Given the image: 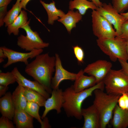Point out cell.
<instances>
[{"label":"cell","mask_w":128,"mask_h":128,"mask_svg":"<svg viewBox=\"0 0 128 128\" xmlns=\"http://www.w3.org/2000/svg\"><path fill=\"white\" fill-rule=\"evenodd\" d=\"M112 66L109 61L99 60L88 64L83 70L84 73L94 77L97 84L103 81L111 69Z\"/></svg>","instance_id":"obj_10"},{"label":"cell","mask_w":128,"mask_h":128,"mask_svg":"<svg viewBox=\"0 0 128 128\" xmlns=\"http://www.w3.org/2000/svg\"><path fill=\"white\" fill-rule=\"evenodd\" d=\"M8 88L9 87L7 86L0 85V97L5 94Z\"/></svg>","instance_id":"obj_35"},{"label":"cell","mask_w":128,"mask_h":128,"mask_svg":"<svg viewBox=\"0 0 128 128\" xmlns=\"http://www.w3.org/2000/svg\"><path fill=\"white\" fill-rule=\"evenodd\" d=\"M69 5V10L77 9L82 15L85 14L88 9L96 10L98 8L93 2L87 0H71Z\"/></svg>","instance_id":"obj_21"},{"label":"cell","mask_w":128,"mask_h":128,"mask_svg":"<svg viewBox=\"0 0 128 128\" xmlns=\"http://www.w3.org/2000/svg\"><path fill=\"white\" fill-rule=\"evenodd\" d=\"M20 0L21 1H22L23 0Z\"/></svg>","instance_id":"obj_44"},{"label":"cell","mask_w":128,"mask_h":128,"mask_svg":"<svg viewBox=\"0 0 128 128\" xmlns=\"http://www.w3.org/2000/svg\"><path fill=\"white\" fill-rule=\"evenodd\" d=\"M82 19V15L78 10L74 11L73 10H69L57 21L63 24L68 32L70 33L72 29L76 27V24Z\"/></svg>","instance_id":"obj_19"},{"label":"cell","mask_w":128,"mask_h":128,"mask_svg":"<svg viewBox=\"0 0 128 128\" xmlns=\"http://www.w3.org/2000/svg\"><path fill=\"white\" fill-rule=\"evenodd\" d=\"M33 118L24 110L15 109L13 119L17 128H33Z\"/></svg>","instance_id":"obj_18"},{"label":"cell","mask_w":128,"mask_h":128,"mask_svg":"<svg viewBox=\"0 0 128 128\" xmlns=\"http://www.w3.org/2000/svg\"><path fill=\"white\" fill-rule=\"evenodd\" d=\"M40 107L36 103L27 101L24 110L30 115L36 119L41 125L43 121L39 113Z\"/></svg>","instance_id":"obj_26"},{"label":"cell","mask_w":128,"mask_h":128,"mask_svg":"<svg viewBox=\"0 0 128 128\" xmlns=\"http://www.w3.org/2000/svg\"><path fill=\"white\" fill-rule=\"evenodd\" d=\"M127 39L116 36L111 38L96 40L97 45L101 50L109 57L111 60L115 62L118 59L124 61L128 60L126 50Z\"/></svg>","instance_id":"obj_4"},{"label":"cell","mask_w":128,"mask_h":128,"mask_svg":"<svg viewBox=\"0 0 128 128\" xmlns=\"http://www.w3.org/2000/svg\"><path fill=\"white\" fill-rule=\"evenodd\" d=\"M24 92L27 101L36 103L40 107L44 106L46 99L41 94L34 90L25 87H24Z\"/></svg>","instance_id":"obj_24"},{"label":"cell","mask_w":128,"mask_h":128,"mask_svg":"<svg viewBox=\"0 0 128 128\" xmlns=\"http://www.w3.org/2000/svg\"><path fill=\"white\" fill-rule=\"evenodd\" d=\"M8 59L7 63L4 64L3 67L5 68L11 64L19 62L24 63L27 65L29 63L28 59H32L41 54L43 51V49H35L28 53H23L17 51L5 46L0 47Z\"/></svg>","instance_id":"obj_9"},{"label":"cell","mask_w":128,"mask_h":128,"mask_svg":"<svg viewBox=\"0 0 128 128\" xmlns=\"http://www.w3.org/2000/svg\"><path fill=\"white\" fill-rule=\"evenodd\" d=\"M118 103L122 109L128 110V92L123 93L120 96Z\"/></svg>","instance_id":"obj_29"},{"label":"cell","mask_w":128,"mask_h":128,"mask_svg":"<svg viewBox=\"0 0 128 128\" xmlns=\"http://www.w3.org/2000/svg\"><path fill=\"white\" fill-rule=\"evenodd\" d=\"M55 57L48 53L40 54L26 65L25 72L41 85L46 91L51 94L52 76L55 71Z\"/></svg>","instance_id":"obj_1"},{"label":"cell","mask_w":128,"mask_h":128,"mask_svg":"<svg viewBox=\"0 0 128 128\" xmlns=\"http://www.w3.org/2000/svg\"><path fill=\"white\" fill-rule=\"evenodd\" d=\"M8 118L2 116L0 118V128H14L13 123Z\"/></svg>","instance_id":"obj_31"},{"label":"cell","mask_w":128,"mask_h":128,"mask_svg":"<svg viewBox=\"0 0 128 128\" xmlns=\"http://www.w3.org/2000/svg\"><path fill=\"white\" fill-rule=\"evenodd\" d=\"M91 17L93 33L98 39L113 38L117 36L112 25L96 10H92Z\"/></svg>","instance_id":"obj_7"},{"label":"cell","mask_w":128,"mask_h":128,"mask_svg":"<svg viewBox=\"0 0 128 128\" xmlns=\"http://www.w3.org/2000/svg\"><path fill=\"white\" fill-rule=\"evenodd\" d=\"M12 97L15 109L24 110L27 101L24 95V87L18 85L13 93Z\"/></svg>","instance_id":"obj_23"},{"label":"cell","mask_w":128,"mask_h":128,"mask_svg":"<svg viewBox=\"0 0 128 128\" xmlns=\"http://www.w3.org/2000/svg\"><path fill=\"white\" fill-rule=\"evenodd\" d=\"M84 73L83 70L81 69L77 73L74 84L72 85L76 92L82 91L97 84L96 80L94 77L86 76L84 75Z\"/></svg>","instance_id":"obj_15"},{"label":"cell","mask_w":128,"mask_h":128,"mask_svg":"<svg viewBox=\"0 0 128 128\" xmlns=\"http://www.w3.org/2000/svg\"><path fill=\"white\" fill-rule=\"evenodd\" d=\"M12 71L16 78V82L18 85L36 91L46 99L50 97V94L41 85L35 80L32 81L26 78L21 74L17 67H14Z\"/></svg>","instance_id":"obj_13"},{"label":"cell","mask_w":128,"mask_h":128,"mask_svg":"<svg viewBox=\"0 0 128 128\" xmlns=\"http://www.w3.org/2000/svg\"><path fill=\"white\" fill-rule=\"evenodd\" d=\"M20 1V0H17L15 4L13 5L11 9L8 11L4 20L5 27H7L12 23L22 10Z\"/></svg>","instance_id":"obj_25"},{"label":"cell","mask_w":128,"mask_h":128,"mask_svg":"<svg viewBox=\"0 0 128 128\" xmlns=\"http://www.w3.org/2000/svg\"><path fill=\"white\" fill-rule=\"evenodd\" d=\"M12 0H0V7L8 6Z\"/></svg>","instance_id":"obj_37"},{"label":"cell","mask_w":128,"mask_h":128,"mask_svg":"<svg viewBox=\"0 0 128 128\" xmlns=\"http://www.w3.org/2000/svg\"><path fill=\"white\" fill-rule=\"evenodd\" d=\"M31 0H23L20 1V4L22 8L26 10V6L28 2Z\"/></svg>","instance_id":"obj_38"},{"label":"cell","mask_w":128,"mask_h":128,"mask_svg":"<svg viewBox=\"0 0 128 128\" xmlns=\"http://www.w3.org/2000/svg\"><path fill=\"white\" fill-rule=\"evenodd\" d=\"M96 10L111 25L113 26L117 37L121 34L122 26L125 20L124 17L113 7L110 3H103Z\"/></svg>","instance_id":"obj_8"},{"label":"cell","mask_w":128,"mask_h":128,"mask_svg":"<svg viewBox=\"0 0 128 128\" xmlns=\"http://www.w3.org/2000/svg\"><path fill=\"white\" fill-rule=\"evenodd\" d=\"M42 123L41 125V128H50V126L49 124L48 120L47 118L45 117L43 119Z\"/></svg>","instance_id":"obj_36"},{"label":"cell","mask_w":128,"mask_h":128,"mask_svg":"<svg viewBox=\"0 0 128 128\" xmlns=\"http://www.w3.org/2000/svg\"><path fill=\"white\" fill-rule=\"evenodd\" d=\"M4 61V59L3 58H0V63H1Z\"/></svg>","instance_id":"obj_43"},{"label":"cell","mask_w":128,"mask_h":128,"mask_svg":"<svg viewBox=\"0 0 128 128\" xmlns=\"http://www.w3.org/2000/svg\"><path fill=\"white\" fill-rule=\"evenodd\" d=\"M111 124L114 128H126L128 127V110L120 108L117 104L113 111Z\"/></svg>","instance_id":"obj_16"},{"label":"cell","mask_w":128,"mask_h":128,"mask_svg":"<svg viewBox=\"0 0 128 128\" xmlns=\"http://www.w3.org/2000/svg\"><path fill=\"white\" fill-rule=\"evenodd\" d=\"M119 37L128 39V19L125 20L123 23L121 29V34Z\"/></svg>","instance_id":"obj_32"},{"label":"cell","mask_w":128,"mask_h":128,"mask_svg":"<svg viewBox=\"0 0 128 128\" xmlns=\"http://www.w3.org/2000/svg\"><path fill=\"white\" fill-rule=\"evenodd\" d=\"M73 52L77 60L80 64L82 63L84 56V51L82 48L78 45L73 47Z\"/></svg>","instance_id":"obj_30"},{"label":"cell","mask_w":128,"mask_h":128,"mask_svg":"<svg viewBox=\"0 0 128 128\" xmlns=\"http://www.w3.org/2000/svg\"><path fill=\"white\" fill-rule=\"evenodd\" d=\"M10 92H7L0 99V111L2 116L11 120L14 117L15 108Z\"/></svg>","instance_id":"obj_17"},{"label":"cell","mask_w":128,"mask_h":128,"mask_svg":"<svg viewBox=\"0 0 128 128\" xmlns=\"http://www.w3.org/2000/svg\"><path fill=\"white\" fill-rule=\"evenodd\" d=\"M7 5L0 7V27L3 26L4 24V20L6 15L7 11Z\"/></svg>","instance_id":"obj_33"},{"label":"cell","mask_w":128,"mask_h":128,"mask_svg":"<svg viewBox=\"0 0 128 128\" xmlns=\"http://www.w3.org/2000/svg\"><path fill=\"white\" fill-rule=\"evenodd\" d=\"M7 58L5 55L3 50L0 48V58L5 59Z\"/></svg>","instance_id":"obj_40"},{"label":"cell","mask_w":128,"mask_h":128,"mask_svg":"<svg viewBox=\"0 0 128 128\" xmlns=\"http://www.w3.org/2000/svg\"><path fill=\"white\" fill-rule=\"evenodd\" d=\"M93 2L97 7L101 6L103 3L99 0H89Z\"/></svg>","instance_id":"obj_39"},{"label":"cell","mask_w":128,"mask_h":128,"mask_svg":"<svg viewBox=\"0 0 128 128\" xmlns=\"http://www.w3.org/2000/svg\"><path fill=\"white\" fill-rule=\"evenodd\" d=\"M105 89L103 81L79 92L74 91L72 85L66 88L63 92L64 102L62 108L67 116L81 120L82 117V106L84 101L91 96L95 90L99 89L104 91Z\"/></svg>","instance_id":"obj_2"},{"label":"cell","mask_w":128,"mask_h":128,"mask_svg":"<svg viewBox=\"0 0 128 128\" xmlns=\"http://www.w3.org/2000/svg\"><path fill=\"white\" fill-rule=\"evenodd\" d=\"M93 93V104L97 109L100 119V128H105L112 118L114 110L121 95L107 94L97 89Z\"/></svg>","instance_id":"obj_3"},{"label":"cell","mask_w":128,"mask_h":128,"mask_svg":"<svg viewBox=\"0 0 128 128\" xmlns=\"http://www.w3.org/2000/svg\"><path fill=\"white\" fill-rule=\"evenodd\" d=\"M126 48L127 52L128 55V39H127Z\"/></svg>","instance_id":"obj_42"},{"label":"cell","mask_w":128,"mask_h":128,"mask_svg":"<svg viewBox=\"0 0 128 128\" xmlns=\"http://www.w3.org/2000/svg\"><path fill=\"white\" fill-rule=\"evenodd\" d=\"M103 81L107 94L121 95L128 92V75L122 69H111Z\"/></svg>","instance_id":"obj_5"},{"label":"cell","mask_w":128,"mask_h":128,"mask_svg":"<svg viewBox=\"0 0 128 128\" xmlns=\"http://www.w3.org/2000/svg\"><path fill=\"white\" fill-rule=\"evenodd\" d=\"M16 82V79L12 72L0 73V85L8 86Z\"/></svg>","instance_id":"obj_27"},{"label":"cell","mask_w":128,"mask_h":128,"mask_svg":"<svg viewBox=\"0 0 128 128\" xmlns=\"http://www.w3.org/2000/svg\"><path fill=\"white\" fill-rule=\"evenodd\" d=\"M122 67V69L128 75V63L121 60H118Z\"/></svg>","instance_id":"obj_34"},{"label":"cell","mask_w":128,"mask_h":128,"mask_svg":"<svg viewBox=\"0 0 128 128\" xmlns=\"http://www.w3.org/2000/svg\"><path fill=\"white\" fill-rule=\"evenodd\" d=\"M62 90L59 88L53 89L51 96L47 99L45 102L44 106L45 109L41 117L43 119L50 110H55L58 114L61 112V108L64 102Z\"/></svg>","instance_id":"obj_12"},{"label":"cell","mask_w":128,"mask_h":128,"mask_svg":"<svg viewBox=\"0 0 128 128\" xmlns=\"http://www.w3.org/2000/svg\"><path fill=\"white\" fill-rule=\"evenodd\" d=\"M55 73L54 76L52 78L51 82L52 90L59 88V84L64 80L75 81L77 75V73L70 72L63 68L61 59L57 54H55Z\"/></svg>","instance_id":"obj_11"},{"label":"cell","mask_w":128,"mask_h":128,"mask_svg":"<svg viewBox=\"0 0 128 128\" xmlns=\"http://www.w3.org/2000/svg\"><path fill=\"white\" fill-rule=\"evenodd\" d=\"M30 19L21 28L26 32V36L21 34L17 38V44L21 48L26 51L35 49H43L48 47V43L44 42L36 31H33L29 26Z\"/></svg>","instance_id":"obj_6"},{"label":"cell","mask_w":128,"mask_h":128,"mask_svg":"<svg viewBox=\"0 0 128 128\" xmlns=\"http://www.w3.org/2000/svg\"><path fill=\"white\" fill-rule=\"evenodd\" d=\"M84 119L82 128H100V119L98 112L93 104L88 108L82 109Z\"/></svg>","instance_id":"obj_14"},{"label":"cell","mask_w":128,"mask_h":128,"mask_svg":"<svg viewBox=\"0 0 128 128\" xmlns=\"http://www.w3.org/2000/svg\"><path fill=\"white\" fill-rule=\"evenodd\" d=\"M125 18V20L128 19V11L126 13L120 14Z\"/></svg>","instance_id":"obj_41"},{"label":"cell","mask_w":128,"mask_h":128,"mask_svg":"<svg viewBox=\"0 0 128 128\" xmlns=\"http://www.w3.org/2000/svg\"><path fill=\"white\" fill-rule=\"evenodd\" d=\"M28 19L27 12L25 10H22L14 21L7 27V31L8 34L10 35L13 33L15 36L18 35L19 28L26 23Z\"/></svg>","instance_id":"obj_22"},{"label":"cell","mask_w":128,"mask_h":128,"mask_svg":"<svg viewBox=\"0 0 128 128\" xmlns=\"http://www.w3.org/2000/svg\"><path fill=\"white\" fill-rule=\"evenodd\" d=\"M40 1L47 13L48 24L53 25L55 21L62 18L65 14L62 10L56 8L55 2L53 0L49 4L46 3L41 0H40Z\"/></svg>","instance_id":"obj_20"},{"label":"cell","mask_w":128,"mask_h":128,"mask_svg":"<svg viewBox=\"0 0 128 128\" xmlns=\"http://www.w3.org/2000/svg\"><path fill=\"white\" fill-rule=\"evenodd\" d=\"M113 7L120 14L128 9V0H112Z\"/></svg>","instance_id":"obj_28"}]
</instances>
